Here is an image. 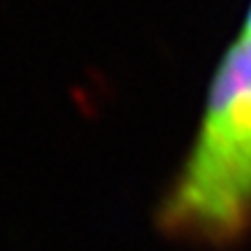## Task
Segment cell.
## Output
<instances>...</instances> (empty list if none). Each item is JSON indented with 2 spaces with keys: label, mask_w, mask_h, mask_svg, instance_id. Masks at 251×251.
Wrapping results in <instances>:
<instances>
[{
  "label": "cell",
  "mask_w": 251,
  "mask_h": 251,
  "mask_svg": "<svg viewBox=\"0 0 251 251\" xmlns=\"http://www.w3.org/2000/svg\"><path fill=\"white\" fill-rule=\"evenodd\" d=\"M251 221V37L226 54L193 153L163 207V224L198 240H228Z\"/></svg>",
  "instance_id": "cell-1"
},
{
  "label": "cell",
  "mask_w": 251,
  "mask_h": 251,
  "mask_svg": "<svg viewBox=\"0 0 251 251\" xmlns=\"http://www.w3.org/2000/svg\"><path fill=\"white\" fill-rule=\"evenodd\" d=\"M244 35L251 37V12H249V17H247V28H244Z\"/></svg>",
  "instance_id": "cell-2"
}]
</instances>
